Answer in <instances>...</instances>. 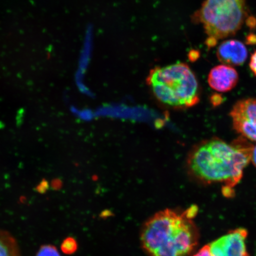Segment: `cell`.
Instances as JSON below:
<instances>
[{"label":"cell","instance_id":"6da1fadb","mask_svg":"<svg viewBox=\"0 0 256 256\" xmlns=\"http://www.w3.org/2000/svg\"><path fill=\"white\" fill-rule=\"evenodd\" d=\"M254 146L244 138L231 144L219 138L202 142L188 158L190 174L202 183H224L230 190L242 180L243 172L251 161Z\"/></svg>","mask_w":256,"mask_h":256},{"label":"cell","instance_id":"7a4b0ae2","mask_svg":"<svg viewBox=\"0 0 256 256\" xmlns=\"http://www.w3.org/2000/svg\"><path fill=\"white\" fill-rule=\"evenodd\" d=\"M199 229L184 212L166 209L143 224L140 242L148 256H191L199 244Z\"/></svg>","mask_w":256,"mask_h":256},{"label":"cell","instance_id":"3957f363","mask_svg":"<svg viewBox=\"0 0 256 256\" xmlns=\"http://www.w3.org/2000/svg\"><path fill=\"white\" fill-rule=\"evenodd\" d=\"M146 82L156 98L169 106L188 108L200 102L199 82L186 64L178 62L156 66L150 70Z\"/></svg>","mask_w":256,"mask_h":256},{"label":"cell","instance_id":"277c9868","mask_svg":"<svg viewBox=\"0 0 256 256\" xmlns=\"http://www.w3.org/2000/svg\"><path fill=\"white\" fill-rule=\"evenodd\" d=\"M247 0H204L192 20L203 26L208 48L234 36L248 18Z\"/></svg>","mask_w":256,"mask_h":256},{"label":"cell","instance_id":"5b68a950","mask_svg":"<svg viewBox=\"0 0 256 256\" xmlns=\"http://www.w3.org/2000/svg\"><path fill=\"white\" fill-rule=\"evenodd\" d=\"M230 115L236 132L246 140L256 142V98L236 102Z\"/></svg>","mask_w":256,"mask_h":256},{"label":"cell","instance_id":"8992f818","mask_svg":"<svg viewBox=\"0 0 256 256\" xmlns=\"http://www.w3.org/2000/svg\"><path fill=\"white\" fill-rule=\"evenodd\" d=\"M248 231L240 228L230 231L210 244L214 256H250L246 244Z\"/></svg>","mask_w":256,"mask_h":256},{"label":"cell","instance_id":"52a82bcc","mask_svg":"<svg viewBox=\"0 0 256 256\" xmlns=\"http://www.w3.org/2000/svg\"><path fill=\"white\" fill-rule=\"evenodd\" d=\"M239 76L232 66H217L211 69L208 75V82L214 90L225 92L231 91L238 82Z\"/></svg>","mask_w":256,"mask_h":256},{"label":"cell","instance_id":"ba28073f","mask_svg":"<svg viewBox=\"0 0 256 256\" xmlns=\"http://www.w3.org/2000/svg\"><path fill=\"white\" fill-rule=\"evenodd\" d=\"M216 56L224 65L239 66L246 62L248 51L242 42L235 40H226L218 47Z\"/></svg>","mask_w":256,"mask_h":256},{"label":"cell","instance_id":"9c48e42d","mask_svg":"<svg viewBox=\"0 0 256 256\" xmlns=\"http://www.w3.org/2000/svg\"><path fill=\"white\" fill-rule=\"evenodd\" d=\"M0 256H22L17 240L10 232L0 229Z\"/></svg>","mask_w":256,"mask_h":256},{"label":"cell","instance_id":"30bf717a","mask_svg":"<svg viewBox=\"0 0 256 256\" xmlns=\"http://www.w3.org/2000/svg\"><path fill=\"white\" fill-rule=\"evenodd\" d=\"M78 245L74 238L68 236L63 240L60 249L63 254L67 255H72L78 250Z\"/></svg>","mask_w":256,"mask_h":256},{"label":"cell","instance_id":"8fae6325","mask_svg":"<svg viewBox=\"0 0 256 256\" xmlns=\"http://www.w3.org/2000/svg\"><path fill=\"white\" fill-rule=\"evenodd\" d=\"M35 256H62L58 250L55 246L52 244H46L42 246L38 250Z\"/></svg>","mask_w":256,"mask_h":256},{"label":"cell","instance_id":"7c38bea8","mask_svg":"<svg viewBox=\"0 0 256 256\" xmlns=\"http://www.w3.org/2000/svg\"><path fill=\"white\" fill-rule=\"evenodd\" d=\"M192 256H214L210 252V244L204 246L196 254Z\"/></svg>","mask_w":256,"mask_h":256},{"label":"cell","instance_id":"4fadbf2b","mask_svg":"<svg viewBox=\"0 0 256 256\" xmlns=\"http://www.w3.org/2000/svg\"><path fill=\"white\" fill-rule=\"evenodd\" d=\"M249 66L252 72L256 76V50L252 54L250 60Z\"/></svg>","mask_w":256,"mask_h":256},{"label":"cell","instance_id":"5bb4252c","mask_svg":"<svg viewBox=\"0 0 256 256\" xmlns=\"http://www.w3.org/2000/svg\"><path fill=\"white\" fill-rule=\"evenodd\" d=\"M48 188V183L46 180L41 182V183L36 188V190L39 193L44 194Z\"/></svg>","mask_w":256,"mask_h":256},{"label":"cell","instance_id":"9a60e30c","mask_svg":"<svg viewBox=\"0 0 256 256\" xmlns=\"http://www.w3.org/2000/svg\"><path fill=\"white\" fill-rule=\"evenodd\" d=\"M246 39V42L249 44H256V35L252 34L248 35Z\"/></svg>","mask_w":256,"mask_h":256},{"label":"cell","instance_id":"2e32d148","mask_svg":"<svg viewBox=\"0 0 256 256\" xmlns=\"http://www.w3.org/2000/svg\"><path fill=\"white\" fill-rule=\"evenodd\" d=\"M246 23H247L248 26L250 28H254L256 26V20L254 18H248L246 20Z\"/></svg>","mask_w":256,"mask_h":256},{"label":"cell","instance_id":"e0dca14e","mask_svg":"<svg viewBox=\"0 0 256 256\" xmlns=\"http://www.w3.org/2000/svg\"><path fill=\"white\" fill-rule=\"evenodd\" d=\"M52 186L54 190H59L62 186V182L60 180H54L52 182Z\"/></svg>","mask_w":256,"mask_h":256},{"label":"cell","instance_id":"ac0fdd59","mask_svg":"<svg viewBox=\"0 0 256 256\" xmlns=\"http://www.w3.org/2000/svg\"><path fill=\"white\" fill-rule=\"evenodd\" d=\"M251 161L256 168V146L252 149Z\"/></svg>","mask_w":256,"mask_h":256},{"label":"cell","instance_id":"d6986e66","mask_svg":"<svg viewBox=\"0 0 256 256\" xmlns=\"http://www.w3.org/2000/svg\"><path fill=\"white\" fill-rule=\"evenodd\" d=\"M212 100L213 101L212 104H218L222 102V97H220V96H216V98L214 96V97L212 98Z\"/></svg>","mask_w":256,"mask_h":256},{"label":"cell","instance_id":"ffe728a7","mask_svg":"<svg viewBox=\"0 0 256 256\" xmlns=\"http://www.w3.org/2000/svg\"><path fill=\"white\" fill-rule=\"evenodd\" d=\"M254 254H255V256H256V242L255 248H254Z\"/></svg>","mask_w":256,"mask_h":256}]
</instances>
